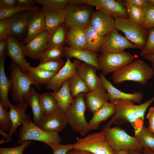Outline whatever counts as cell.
I'll use <instances>...</instances> for the list:
<instances>
[{
    "instance_id": "obj_14",
    "label": "cell",
    "mask_w": 154,
    "mask_h": 154,
    "mask_svg": "<svg viewBox=\"0 0 154 154\" xmlns=\"http://www.w3.org/2000/svg\"><path fill=\"white\" fill-rule=\"evenodd\" d=\"M81 63L80 61L75 59L72 62L70 58L67 59L63 67L51 79L46 85V88L57 91L62 84L72 76L77 74V67Z\"/></svg>"
},
{
    "instance_id": "obj_28",
    "label": "cell",
    "mask_w": 154,
    "mask_h": 154,
    "mask_svg": "<svg viewBox=\"0 0 154 154\" xmlns=\"http://www.w3.org/2000/svg\"><path fill=\"white\" fill-rule=\"evenodd\" d=\"M42 11L45 17L46 30L51 35L64 22L66 11L64 8L52 12Z\"/></svg>"
},
{
    "instance_id": "obj_35",
    "label": "cell",
    "mask_w": 154,
    "mask_h": 154,
    "mask_svg": "<svg viewBox=\"0 0 154 154\" xmlns=\"http://www.w3.org/2000/svg\"><path fill=\"white\" fill-rule=\"evenodd\" d=\"M123 1L129 18L141 26L145 19L146 8L140 7Z\"/></svg>"
},
{
    "instance_id": "obj_2",
    "label": "cell",
    "mask_w": 154,
    "mask_h": 154,
    "mask_svg": "<svg viewBox=\"0 0 154 154\" xmlns=\"http://www.w3.org/2000/svg\"><path fill=\"white\" fill-rule=\"evenodd\" d=\"M154 76L153 68L143 60L137 59L119 71L113 73L112 77L116 84L130 81L144 85Z\"/></svg>"
},
{
    "instance_id": "obj_1",
    "label": "cell",
    "mask_w": 154,
    "mask_h": 154,
    "mask_svg": "<svg viewBox=\"0 0 154 154\" xmlns=\"http://www.w3.org/2000/svg\"><path fill=\"white\" fill-rule=\"evenodd\" d=\"M154 102V96L143 103L137 105L131 100H116L113 102L116 106L115 113L104 127H110L112 124L119 125L130 123L133 127L135 133L144 124L145 112Z\"/></svg>"
},
{
    "instance_id": "obj_12",
    "label": "cell",
    "mask_w": 154,
    "mask_h": 154,
    "mask_svg": "<svg viewBox=\"0 0 154 154\" xmlns=\"http://www.w3.org/2000/svg\"><path fill=\"white\" fill-rule=\"evenodd\" d=\"M85 4L94 6L114 19L129 18L123 3L114 0H84Z\"/></svg>"
},
{
    "instance_id": "obj_46",
    "label": "cell",
    "mask_w": 154,
    "mask_h": 154,
    "mask_svg": "<svg viewBox=\"0 0 154 154\" xmlns=\"http://www.w3.org/2000/svg\"><path fill=\"white\" fill-rule=\"evenodd\" d=\"M11 32L10 18L0 19V40H7Z\"/></svg>"
},
{
    "instance_id": "obj_53",
    "label": "cell",
    "mask_w": 154,
    "mask_h": 154,
    "mask_svg": "<svg viewBox=\"0 0 154 154\" xmlns=\"http://www.w3.org/2000/svg\"><path fill=\"white\" fill-rule=\"evenodd\" d=\"M67 153L68 154H94L86 151L74 149L69 150Z\"/></svg>"
},
{
    "instance_id": "obj_11",
    "label": "cell",
    "mask_w": 154,
    "mask_h": 154,
    "mask_svg": "<svg viewBox=\"0 0 154 154\" xmlns=\"http://www.w3.org/2000/svg\"><path fill=\"white\" fill-rule=\"evenodd\" d=\"M136 48L135 45L120 35L115 28L104 37L99 52L100 54L120 52L127 48Z\"/></svg>"
},
{
    "instance_id": "obj_41",
    "label": "cell",
    "mask_w": 154,
    "mask_h": 154,
    "mask_svg": "<svg viewBox=\"0 0 154 154\" xmlns=\"http://www.w3.org/2000/svg\"><path fill=\"white\" fill-rule=\"evenodd\" d=\"M65 62L62 59L47 61L40 63L37 68L57 73L64 66Z\"/></svg>"
},
{
    "instance_id": "obj_51",
    "label": "cell",
    "mask_w": 154,
    "mask_h": 154,
    "mask_svg": "<svg viewBox=\"0 0 154 154\" xmlns=\"http://www.w3.org/2000/svg\"><path fill=\"white\" fill-rule=\"evenodd\" d=\"M7 40H0V59L6 55V52L7 47Z\"/></svg>"
},
{
    "instance_id": "obj_55",
    "label": "cell",
    "mask_w": 154,
    "mask_h": 154,
    "mask_svg": "<svg viewBox=\"0 0 154 154\" xmlns=\"http://www.w3.org/2000/svg\"><path fill=\"white\" fill-rule=\"evenodd\" d=\"M129 150H123L118 151H114V154H128Z\"/></svg>"
},
{
    "instance_id": "obj_26",
    "label": "cell",
    "mask_w": 154,
    "mask_h": 154,
    "mask_svg": "<svg viewBox=\"0 0 154 154\" xmlns=\"http://www.w3.org/2000/svg\"><path fill=\"white\" fill-rule=\"evenodd\" d=\"M40 95L34 88L31 87L23 98L24 101L29 106L32 110L34 123L38 126L45 115L40 104Z\"/></svg>"
},
{
    "instance_id": "obj_44",
    "label": "cell",
    "mask_w": 154,
    "mask_h": 154,
    "mask_svg": "<svg viewBox=\"0 0 154 154\" xmlns=\"http://www.w3.org/2000/svg\"><path fill=\"white\" fill-rule=\"evenodd\" d=\"M148 36L144 47L141 50L140 55L142 56L148 54H154V28L148 29Z\"/></svg>"
},
{
    "instance_id": "obj_49",
    "label": "cell",
    "mask_w": 154,
    "mask_h": 154,
    "mask_svg": "<svg viewBox=\"0 0 154 154\" xmlns=\"http://www.w3.org/2000/svg\"><path fill=\"white\" fill-rule=\"evenodd\" d=\"M17 5L16 0H0V9H9Z\"/></svg>"
},
{
    "instance_id": "obj_22",
    "label": "cell",
    "mask_w": 154,
    "mask_h": 154,
    "mask_svg": "<svg viewBox=\"0 0 154 154\" xmlns=\"http://www.w3.org/2000/svg\"><path fill=\"white\" fill-rule=\"evenodd\" d=\"M64 56L69 58H74L83 62L93 65L100 70L98 62V58L100 54L92 52L86 49H82L64 46Z\"/></svg>"
},
{
    "instance_id": "obj_21",
    "label": "cell",
    "mask_w": 154,
    "mask_h": 154,
    "mask_svg": "<svg viewBox=\"0 0 154 154\" xmlns=\"http://www.w3.org/2000/svg\"><path fill=\"white\" fill-rule=\"evenodd\" d=\"M90 25L104 37L115 28V19L96 9L92 15Z\"/></svg>"
},
{
    "instance_id": "obj_9",
    "label": "cell",
    "mask_w": 154,
    "mask_h": 154,
    "mask_svg": "<svg viewBox=\"0 0 154 154\" xmlns=\"http://www.w3.org/2000/svg\"><path fill=\"white\" fill-rule=\"evenodd\" d=\"M135 58L134 56L124 51L100 54L98 58V62L100 70L105 76L119 71L132 62Z\"/></svg>"
},
{
    "instance_id": "obj_5",
    "label": "cell",
    "mask_w": 154,
    "mask_h": 154,
    "mask_svg": "<svg viewBox=\"0 0 154 154\" xmlns=\"http://www.w3.org/2000/svg\"><path fill=\"white\" fill-rule=\"evenodd\" d=\"M19 128L18 137L19 140L17 143L20 144L27 140H34L45 143L46 144L53 143L60 144L61 137L58 133L45 131L31 121L29 116L23 121Z\"/></svg>"
},
{
    "instance_id": "obj_29",
    "label": "cell",
    "mask_w": 154,
    "mask_h": 154,
    "mask_svg": "<svg viewBox=\"0 0 154 154\" xmlns=\"http://www.w3.org/2000/svg\"><path fill=\"white\" fill-rule=\"evenodd\" d=\"M66 43L69 46L85 49L86 35L85 29L73 27L67 32Z\"/></svg>"
},
{
    "instance_id": "obj_30",
    "label": "cell",
    "mask_w": 154,
    "mask_h": 154,
    "mask_svg": "<svg viewBox=\"0 0 154 154\" xmlns=\"http://www.w3.org/2000/svg\"><path fill=\"white\" fill-rule=\"evenodd\" d=\"M50 92L56 100L59 107L64 111L74 101L70 91L69 79L62 84L58 91Z\"/></svg>"
},
{
    "instance_id": "obj_37",
    "label": "cell",
    "mask_w": 154,
    "mask_h": 154,
    "mask_svg": "<svg viewBox=\"0 0 154 154\" xmlns=\"http://www.w3.org/2000/svg\"><path fill=\"white\" fill-rule=\"evenodd\" d=\"M36 4L40 5L41 10L52 12L64 8L69 4V0H35Z\"/></svg>"
},
{
    "instance_id": "obj_3",
    "label": "cell",
    "mask_w": 154,
    "mask_h": 154,
    "mask_svg": "<svg viewBox=\"0 0 154 154\" xmlns=\"http://www.w3.org/2000/svg\"><path fill=\"white\" fill-rule=\"evenodd\" d=\"M85 94L81 93L75 97L73 102L64 111L71 128L84 137L91 130L85 116L87 107Z\"/></svg>"
},
{
    "instance_id": "obj_59",
    "label": "cell",
    "mask_w": 154,
    "mask_h": 154,
    "mask_svg": "<svg viewBox=\"0 0 154 154\" xmlns=\"http://www.w3.org/2000/svg\"><path fill=\"white\" fill-rule=\"evenodd\" d=\"M149 3L154 5V0H149Z\"/></svg>"
},
{
    "instance_id": "obj_33",
    "label": "cell",
    "mask_w": 154,
    "mask_h": 154,
    "mask_svg": "<svg viewBox=\"0 0 154 154\" xmlns=\"http://www.w3.org/2000/svg\"><path fill=\"white\" fill-rule=\"evenodd\" d=\"M39 100L42 110L44 115L52 113L59 108L56 100L50 92H44L40 95Z\"/></svg>"
},
{
    "instance_id": "obj_43",
    "label": "cell",
    "mask_w": 154,
    "mask_h": 154,
    "mask_svg": "<svg viewBox=\"0 0 154 154\" xmlns=\"http://www.w3.org/2000/svg\"><path fill=\"white\" fill-rule=\"evenodd\" d=\"M31 142V140L23 142L19 145L12 147H0V154H23L25 149Z\"/></svg>"
},
{
    "instance_id": "obj_57",
    "label": "cell",
    "mask_w": 154,
    "mask_h": 154,
    "mask_svg": "<svg viewBox=\"0 0 154 154\" xmlns=\"http://www.w3.org/2000/svg\"><path fill=\"white\" fill-rule=\"evenodd\" d=\"M128 154H144L141 152L133 150H129Z\"/></svg>"
},
{
    "instance_id": "obj_31",
    "label": "cell",
    "mask_w": 154,
    "mask_h": 154,
    "mask_svg": "<svg viewBox=\"0 0 154 154\" xmlns=\"http://www.w3.org/2000/svg\"><path fill=\"white\" fill-rule=\"evenodd\" d=\"M86 35L85 49L98 53L103 42L104 37L100 35L93 27L89 25L85 28Z\"/></svg>"
},
{
    "instance_id": "obj_36",
    "label": "cell",
    "mask_w": 154,
    "mask_h": 154,
    "mask_svg": "<svg viewBox=\"0 0 154 154\" xmlns=\"http://www.w3.org/2000/svg\"><path fill=\"white\" fill-rule=\"evenodd\" d=\"M69 80L70 91L73 98L81 93H86L90 91L86 84L78 74L72 76Z\"/></svg>"
},
{
    "instance_id": "obj_54",
    "label": "cell",
    "mask_w": 154,
    "mask_h": 154,
    "mask_svg": "<svg viewBox=\"0 0 154 154\" xmlns=\"http://www.w3.org/2000/svg\"><path fill=\"white\" fill-rule=\"evenodd\" d=\"M143 57L144 59L149 60L151 63L152 68L154 70V54H147L143 56Z\"/></svg>"
},
{
    "instance_id": "obj_52",
    "label": "cell",
    "mask_w": 154,
    "mask_h": 154,
    "mask_svg": "<svg viewBox=\"0 0 154 154\" xmlns=\"http://www.w3.org/2000/svg\"><path fill=\"white\" fill-rule=\"evenodd\" d=\"M18 6H36L35 0H17Z\"/></svg>"
},
{
    "instance_id": "obj_32",
    "label": "cell",
    "mask_w": 154,
    "mask_h": 154,
    "mask_svg": "<svg viewBox=\"0 0 154 154\" xmlns=\"http://www.w3.org/2000/svg\"><path fill=\"white\" fill-rule=\"evenodd\" d=\"M134 137L143 149L154 153V133L144 124L138 131L135 133Z\"/></svg>"
},
{
    "instance_id": "obj_34",
    "label": "cell",
    "mask_w": 154,
    "mask_h": 154,
    "mask_svg": "<svg viewBox=\"0 0 154 154\" xmlns=\"http://www.w3.org/2000/svg\"><path fill=\"white\" fill-rule=\"evenodd\" d=\"M27 72L30 76L38 84H46L57 73L54 72L40 69L30 66Z\"/></svg>"
},
{
    "instance_id": "obj_6",
    "label": "cell",
    "mask_w": 154,
    "mask_h": 154,
    "mask_svg": "<svg viewBox=\"0 0 154 154\" xmlns=\"http://www.w3.org/2000/svg\"><path fill=\"white\" fill-rule=\"evenodd\" d=\"M102 130L108 144L114 151L123 150L143 151L135 137L129 135L120 127L116 126L112 128L104 127Z\"/></svg>"
},
{
    "instance_id": "obj_23",
    "label": "cell",
    "mask_w": 154,
    "mask_h": 154,
    "mask_svg": "<svg viewBox=\"0 0 154 154\" xmlns=\"http://www.w3.org/2000/svg\"><path fill=\"white\" fill-rule=\"evenodd\" d=\"M85 100L89 112L93 114L108 102V94L105 89L97 88L85 93Z\"/></svg>"
},
{
    "instance_id": "obj_48",
    "label": "cell",
    "mask_w": 154,
    "mask_h": 154,
    "mask_svg": "<svg viewBox=\"0 0 154 154\" xmlns=\"http://www.w3.org/2000/svg\"><path fill=\"white\" fill-rule=\"evenodd\" d=\"M146 117L149 120V125L148 128L154 133V107L150 108Z\"/></svg>"
},
{
    "instance_id": "obj_19",
    "label": "cell",
    "mask_w": 154,
    "mask_h": 154,
    "mask_svg": "<svg viewBox=\"0 0 154 154\" xmlns=\"http://www.w3.org/2000/svg\"><path fill=\"white\" fill-rule=\"evenodd\" d=\"M98 69L94 66L83 62L76 67L78 74L86 84L90 91L97 88L104 89L100 77L96 74Z\"/></svg>"
},
{
    "instance_id": "obj_24",
    "label": "cell",
    "mask_w": 154,
    "mask_h": 154,
    "mask_svg": "<svg viewBox=\"0 0 154 154\" xmlns=\"http://www.w3.org/2000/svg\"><path fill=\"white\" fill-rule=\"evenodd\" d=\"M46 30L45 17L43 11L38 10L29 24L26 37L22 41L26 44Z\"/></svg>"
},
{
    "instance_id": "obj_42",
    "label": "cell",
    "mask_w": 154,
    "mask_h": 154,
    "mask_svg": "<svg viewBox=\"0 0 154 154\" xmlns=\"http://www.w3.org/2000/svg\"><path fill=\"white\" fill-rule=\"evenodd\" d=\"M12 125L9 111L0 102V129L4 131H9Z\"/></svg>"
},
{
    "instance_id": "obj_45",
    "label": "cell",
    "mask_w": 154,
    "mask_h": 154,
    "mask_svg": "<svg viewBox=\"0 0 154 154\" xmlns=\"http://www.w3.org/2000/svg\"><path fill=\"white\" fill-rule=\"evenodd\" d=\"M141 26L146 29L154 28V5L150 3L146 8L145 19Z\"/></svg>"
},
{
    "instance_id": "obj_10",
    "label": "cell",
    "mask_w": 154,
    "mask_h": 154,
    "mask_svg": "<svg viewBox=\"0 0 154 154\" xmlns=\"http://www.w3.org/2000/svg\"><path fill=\"white\" fill-rule=\"evenodd\" d=\"M92 6L88 4L71 5L65 7L67 14L63 23L66 29L73 27L85 29L90 25Z\"/></svg>"
},
{
    "instance_id": "obj_16",
    "label": "cell",
    "mask_w": 154,
    "mask_h": 154,
    "mask_svg": "<svg viewBox=\"0 0 154 154\" xmlns=\"http://www.w3.org/2000/svg\"><path fill=\"white\" fill-rule=\"evenodd\" d=\"M38 10L20 12L11 17V34L22 42L26 36L29 23Z\"/></svg>"
},
{
    "instance_id": "obj_8",
    "label": "cell",
    "mask_w": 154,
    "mask_h": 154,
    "mask_svg": "<svg viewBox=\"0 0 154 154\" xmlns=\"http://www.w3.org/2000/svg\"><path fill=\"white\" fill-rule=\"evenodd\" d=\"M73 144L74 149L86 151L94 154H114L103 130L83 138L77 137L76 141Z\"/></svg>"
},
{
    "instance_id": "obj_50",
    "label": "cell",
    "mask_w": 154,
    "mask_h": 154,
    "mask_svg": "<svg viewBox=\"0 0 154 154\" xmlns=\"http://www.w3.org/2000/svg\"><path fill=\"white\" fill-rule=\"evenodd\" d=\"M126 2L136 6L146 8L149 3V0H125Z\"/></svg>"
},
{
    "instance_id": "obj_18",
    "label": "cell",
    "mask_w": 154,
    "mask_h": 154,
    "mask_svg": "<svg viewBox=\"0 0 154 154\" xmlns=\"http://www.w3.org/2000/svg\"><path fill=\"white\" fill-rule=\"evenodd\" d=\"M50 34L45 30L24 44L25 56L32 58L39 59L41 55L49 47V40Z\"/></svg>"
},
{
    "instance_id": "obj_17",
    "label": "cell",
    "mask_w": 154,
    "mask_h": 154,
    "mask_svg": "<svg viewBox=\"0 0 154 154\" xmlns=\"http://www.w3.org/2000/svg\"><path fill=\"white\" fill-rule=\"evenodd\" d=\"M102 84L108 94L110 102L113 103L116 100H131L134 103H140L143 97L140 92L135 91L133 93L124 92L115 87L107 80L102 73L99 74Z\"/></svg>"
},
{
    "instance_id": "obj_39",
    "label": "cell",
    "mask_w": 154,
    "mask_h": 154,
    "mask_svg": "<svg viewBox=\"0 0 154 154\" xmlns=\"http://www.w3.org/2000/svg\"><path fill=\"white\" fill-rule=\"evenodd\" d=\"M64 46H49L41 55L40 63L47 61L62 59L64 56Z\"/></svg>"
},
{
    "instance_id": "obj_58",
    "label": "cell",
    "mask_w": 154,
    "mask_h": 154,
    "mask_svg": "<svg viewBox=\"0 0 154 154\" xmlns=\"http://www.w3.org/2000/svg\"><path fill=\"white\" fill-rule=\"evenodd\" d=\"M143 153L144 154H154V153L146 149H143Z\"/></svg>"
},
{
    "instance_id": "obj_7",
    "label": "cell",
    "mask_w": 154,
    "mask_h": 154,
    "mask_svg": "<svg viewBox=\"0 0 154 154\" xmlns=\"http://www.w3.org/2000/svg\"><path fill=\"white\" fill-rule=\"evenodd\" d=\"M115 28L123 32L125 37L141 50L145 46L148 36L147 30L129 18L119 17L115 19Z\"/></svg>"
},
{
    "instance_id": "obj_38",
    "label": "cell",
    "mask_w": 154,
    "mask_h": 154,
    "mask_svg": "<svg viewBox=\"0 0 154 154\" xmlns=\"http://www.w3.org/2000/svg\"><path fill=\"white\" fill-rule=\"evenodd\" d=\"M63 23L61 24L50 35L49 40V46H64L67 32Z\"/></svg>"
},
{
    "instance_id": "obj_13",
    "label": "cell",
    "mask_w": 154,
    "mask_h": 154,
    "mask_svg": "<svg viewBox=\"0 0 154 154\" xmlns=\"http://www.w3.org/2000/svg\"><path fill=\"white\" fill-rule=\"evenodd\" d=\"M7 41V55L19 66L23 72H27L30 66L25 57L24 44L11 34L8 37Z\"/></svg>"
},
{
    "instance_id": "obj_40",
    "label": "cell",
    "mask_w": 154,
    "mask_h": 154,
    "mask_svg": "<svg viewBox=\"0 0 154 154\" xmlns=\"http://www.w3.org/2000/svg\"><path fill=\"white\" fill-rule=\"evenodd\" d=\"M39 9L37 6H25L17 5L7 9H0V19L10 18L13 15L20 12Z\"/></svg>"
},
{
    "instance_id": "obj_56",
    "label": "cell",
    "mask_w": 154,
    "mask_h": 154,
    "mask_svg": "<svg viewBox=\"0 0 154 154\" xmlns=\"http://www.w3.org/2000/svg\"><path fill=\"white\" fill-rule=\"evenodd\" d=\"M0 135H2L3 137V138L2 139L5 140V139H6L8 136V133L5 132L4 131L0 129Z\"/></svg>"
},
{
    "instance_id": "obj_4",
    "label": "cell",
    "mask_w": 154,
    "mask_h": 154,
    "mask_svg": "<svg viewBox=\"0 0 154 154\" xmlns=\"http://www.w3.org/2000/svg\"><path fill=\"white\" fill-rule=\"evenodd\" d=\"M9 76L12 84V99L15 103L24 101L23 97L31 87L34 85L37 89L40 87L39 84L36 82L27 72L24 73L19 66L12 61L9 68Z\"/></svg>"
},
{
    "instance_id": "obj_47",
    "label": "cell",
    "mask_w": 154,
    "mask_h": 154,
    "mask_svg": "<svg viewBox=\"0 0 154 154\" xmlns=\"http://www.w3.org/2000/svg\"><path fill=\"white\" fill-rule=\"evenodd\" d=\"M52 149L53 154H68L69 150L74 149L73 144L66 145L53 143L46 144Z\"/></svg>"
},
{
    "instance_id": "obj_15",
    "label": "cell",
    "mask_w": 154,
    "mask_h": 154,
    "mask_svg": "<svg viewBox=\"0 0 154 154\" xmlns=\"http://www.w3.org/2000/svg\"><path fill=\"white\" fill-rule=\"evenodd\" d=\"M68 123L64 111L59 107L52 113L45 115L38 126L45 131L58 133L63 130Z\"/></svg>"
},
{
    "instance_id": "obj_20",
    "label": "cell",
    "mask_w": 154,
    "mask_h": 154,
    "mask_svg": "<svg viewBox=\"0 0 154 154\" xmlns=\"http://www.w3.org/2000/svg\"><path fill=\"white\" fill-rule=\"evenodd\" d=\"M28 106V105L25 101L18 102L15 105L11 104L9 112L12 125L8 131L7 138L5 140L1 139L0 141V144L11 141L12 135L16 132L19 125L22 124L27 116L25 112Z\"/></svg>"
},
{
    "instance_id": "obj_25",
    "label": "cell",
    "mask_w": 154,
    "mask_h": 154,
    "mask_svg": "<svg viewBox=\"0 0 154 154\" xmlns=\"http://www.w3.org/2000/svg\"><path fill=\"white\" fill-rule=\"evenodd\" d=\"M7 55L0 59V102L8 110L11 103L8 98V94L11 90L12 84L11 79L5 72V62Z\"/></svg>"
},
{
    "instance_id": "obj_27",
    "label": "cell",
    "mask_w": 154,
    "mask_h": 154,
    "mask_svg": "<svg viewBox=\"0 0 154 154\" xmlns=\"http://www.w3.org/2000/svg\"><path fill=\"white\" fill-rule=\"evenodd\" d=\"M116 111L114 102L105 103L101 108L93 113V115L89 122L90 130L97 129L101 123L114 116Z\"/></svg>"
}]
</instances>
